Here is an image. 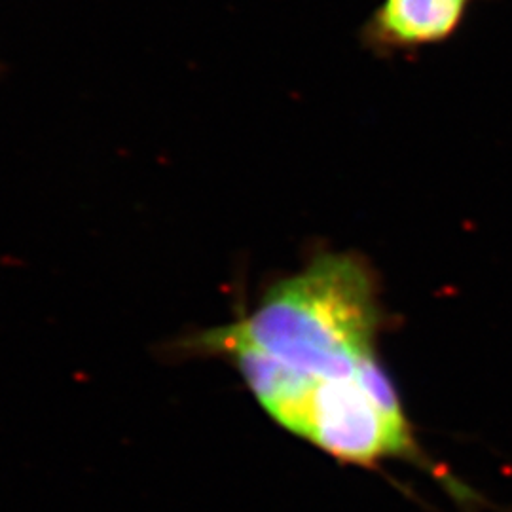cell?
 Returning a JSON list of instances; mask_svg holds the SVG:
<instances>
[{
  "mask_svg": "<svg viewBox=\"0 0 512 512\" xmlns=\"http://www.w3.org/2000/svg\"><path fill=\"white\" fill-rule=\"evenodd\" d=\"M391 313L382 277L355 251L319 249L234 323L175 344L239 372L272 420L355 465L384 452L406 418L380 344Z\"/></svg>",
  "mask_w": 512,
  "mask_h": 512,
  "instance_id": "1",
  "label": "cell"
},
{
  "mask_svg": "<svg viewBox=\"0 0 512 512\" xmlns=\"http://www.w3.org/2000/svg\"><path fill=\"white\" fill-rule=\"evenodd\" d=\"M480 0H382L361 27V44L378 57L418 54L456 37Z\"/></svg>",
  "mask_w": 512,
  "mask_h": 512,
  "instance_id": "2",
  "label": "cell"
}]
</instances>
